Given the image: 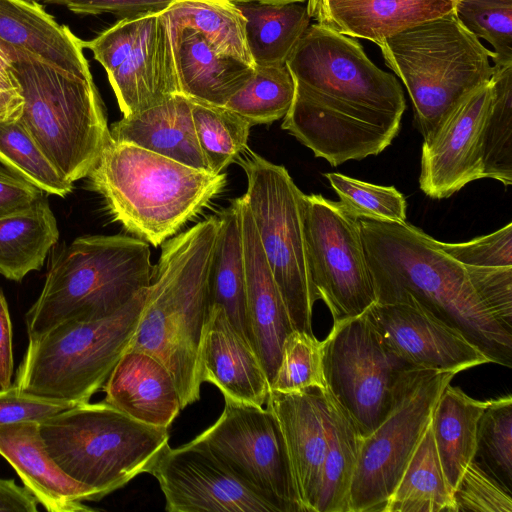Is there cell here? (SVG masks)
Masks as SVG:
<instances>
[{"mask_svg":"<svg viewBox=\"0 0 512 512\" xmlns=\"http://www.w3.org/2000/svg\"><path fill=\"white\" fill-rule=\"evenodd\" d=\"M286 65L295 94L281 128L332 167L376 156L398 135L401 85L355 38L309 25Z\"/></svg>","mask_w":512,"mask_h":512,"instance_id":"1","label":"cell"},{"mask_svg":"<svg viewBox=\"0 0 512 512\" xmlns=\"http://www.w3.org/2000/svg\"><path fill=\"white\" fill-rule=\"evenodd\" d=\"M359 222L376 302L412 300L460 331L490 363L512 367V333L492 317L477 292L482 267L456 261L408 222Z\"/></svg>","mask_w":512,"mask_h":512,"instance_id":"2","label":"cell"},{"mask_svg":"<svg viewBox=\"0 0 512 512\" xmlns=\"http://www.w3.org/2000/svg\"><path fill=\"white\" fill-rule=\"evenodd\" d=\"M212 215L162 244L138 325L126 350L146 352L169 370L181 409L200 399L198 350L210 300L218 233Z\"/></svg>","mask_w":512,"mask_h":512,"instance_id":"3","label":"cell"},{"mask_svg":"<svg viewBox=\"0 0 512 512\" xmlns=\"http://www.w3.org/2000/svg\"><path fill=\"white\" fill-rule=\"evenodd\" d=\"M87 177L114 220L155 247L197 216L226 183L224 173L196 169L111 137Z\"/></svg>","mask_w":512,"mask_h":512,"instance_id":"4","label":"cell"},{"mask_svg":"<svg viewBox=\"0 0 512 512\" xmlns=\"http://www.w3.org/2000/svg\"><path fill=\"white\" fill-rule=\"evenodd\" d=\"M150 257L146 241L125 235L84 236L63 246L25 315L28 339L65 321H96L118 312L149 287Z\"/></svg>","mask_w":512,"mask_h":512,"instance_id":"5","label":"cell"},{"mask_svg":"<svg viewBox=\"0 0 512 512\" xmlns=\"http://www.w3.org/2000/svg\"><path fill=\"white\" fill-rule=\"evenodd\" d=\"M10 55L24 100L20 121L71 183L87 177L110 138L92 77L64 71L0 41Z\"/></svg>","mask_w":512,"mask_h":512,"instance_id":"6","label":"cell"},{"mask_svg":"<svg viewBox=\"0 0 512 512\" xmlns=\"http://www.w3.org/2000/svg\"><path fill=\"white\" fill-rule=\"evenodd\" d=\"M38 425L51 458L97 501L149 473L169 440L168 428L137 421L104 401L77 404Z\"/></svg>","mask_w":512,"mask_h":512,"instance_id":"7","label":"cell"},{"mask_svg":"<svg viewBox=\"0 0 512 512\" xmlns=\"http://www.w3.org/2000/svg\"><path fill=\"white\" fill-rule=\"evenodd\" d=\"M377 45L405 85L424 139L493 74V51L463 26L455 11Z\"/></svg>","mask_w":512,"mask_h":512,"instance_id":"8","label":"cell"},{"mask_svg":"<svg viewBox=\"0 0 512 512\" xmlns=\"http://www.w3.org/2000/svg\"><path fill=\"white\" fill-rule=\"evenodd\" d=\"M148 287L115 314L96 321H65L29 339L15 385L74 404L87 403L103 387L126 350Z\"/></svg>","mask_w":512,"mask_h":512,"instance_id":"9","label":"cell"},{"mask_svg":"<svg viewBox=\"0 0 512 512\" xmlns=\"http://www.w3.org/2000/svg\"><path fill=\"white\" fill-rule=\"evenodd\" d=\"M247 178L243 195L294 330L313 334L318 300L308 266L304 196L287 169L247 148L238 156Z\"/></svg>","mask_w":512,"mask_h":512,"instance_id":"10","label":"cell"},{"mask_svg":"<svg viewBox=\"0 0 512 512\" xmlns=\"http://www.w3.org/2000/svg\"><path fill=\"white\" fill-rule=\"evenodd\" d=\"M456 374L412 369L382 422L363 437L348 512H382L430 423L443 389Z\"/></svg>","mask_w":512,"mask_h":512,"instance_id":"11","label":"cell"},{"mask_svg":"<svg viewBox=\"0 0 512 512\" xmlns=\"http://www.w3.org/2000/svg\"><path fill=\"white\" fill-rule=\"evenodd\" d=\"M412 369L388 350L365 313L333 322L323 340L326 389L362 437L386 417Z\"/></svg>","mask_w":512,"mask_h":512,"instance_id":"12","label":"cell"},{"mask_svg":"<svg viewBox=\"0 0 512 512\" xmlns=\"http://www.w3.org/2000/svg\"><path fill=\"white\" fill-rule=\"evenodd\" d=\"M304 232L311 281L333 322L365 313L377 296L359 219L339 202L305 194Z\"/></svg>","mask_w":512,"mask_h":512,"instance_id":"13","label":"cell"},{"mask_svg":"<svg viewBox=\"0 0 512 512\" xmlns=\"http://www.w3.org/2000/svg\"><path fill=\"white\" fill-rule=\"evenodd\" d=\"M194 441L208 448L277 512H304L273 411L225 400L220 417Z\"/></svg>","mask_w":512,"mask_h":512,"instance_id":"14","label":"cell"},{"mask_svg":"<svg viewBox=\"0 0 512 512\" xmlns=\"http://www.w3.org/2000/svg\"><path fill=\"white\" fill-rule=\"evenodd\" d=\"M82 46L106 70L123 117L180 93L174 46L162 12L120 19L94 39L82 40Z\"/></svg>","mask_w":512,"mask_h":512,"instance_id":"15","label":"cell"},{"mask_svg":"<svg viewBox=\"0 0 512 512\" xmlns=\"http://www.w3.org/2000/svg\"><path fill=\"white\" fill-rule=\"evenodd\" d=\"M168 512H277L208 448L191 440L161 451L150 472Z\"/></svg>","mask_w":512,"mask_h":512,"instance_id":"16","label":"cell"},{"mask_svg":"<svg viewBox=\"0 0 512 512\" xmlns=\"http://www.w3.org/2000/svg\"><path fill=\"white\" fill-rule=\"evenodd\" d=\"M490 81L460 102L424 139L420 189L444 199L483 178V140L490 111Z\"/></svg>","mask_w":512,"mask_h":512,"instance_id":"17","label":"cell"},{"mask_svg":"<svg viewBox=\"0 0 512 512\" xmlns=\"http://www.w3.org/2000/svg\"><path fill=\"white\" fill-rule=\"evenodd\" d=\"M365 314L388 350L412 368L457 374L490 363L460 331L412 300L375 302Z\"/></svg>","mask_w":512,"mask_h":512,"instance_id":"18","label":"cell"},{"mask_svg":"<svg viewBox=\"0 0 512 512\" xmlns=\"http://www.w3.org/2000/svg\"><path fill=\"white\" fill-rule=\"evenodd\" d=\"M198 374L202 383L215 385L225 400L257 407L268 400L270 386L257 353L218 305L211 306L203 327Z\"/></svg>","mask_w":512,"mask_h":512,"instance_id":"19","label":"cell"},{"mask_svg":"<svg viewBox=\"0 0 512 512\" xmlns=\"http://www.w3.org/2000/svg\"><path fill=\"white\" fill-rule=\"evenodd\" d=\"M241 216L249 340L270 386L280 362L282 344L293 327L243 196Z\"/></svg>","mask_w":512,"mask_h":512,"instance_id":"20","label":"cell"},{"mask_svg":"<svg viewBox=\"0 0 512 512\" xmlns=\"http://www.w3.org/2000/svg\"><path fill=\"white\" fill-rule=\"evenodd\" d=\"M266 405L281 427L304 512H315L327 449L322 393L270 391Z\"/></svg>","mask_w":512,"mask_h":512,"instance_id":"21","label":"cell"},{"mask_svg":"<svg viewBox=\"0 0 512 512\" xmlns=\"http://www.w3.org/2000/svg\"><path fill=\"white\" fill-rule=\"evenodd\" d=\"M0 455L47 511H95L83 504V501H97L95 492L59 468L45 448L38 422L0 425Z\"/></svg>","mask_w":512,"mask_h":512,"instance_id":"22","label":"cell"},{"mask_svg":"<svg viewBox=\"0 0 512 512\" xmlns=\"http://www.w3.org/2000/svg\"><path fill=\"white\" fill-rule=\"evenodd\" d=\"M455 0H316L307 5L317 24L376 44L455 11Z\"/></svg>","mask_w":512,"mask_h":512,"instance_id":"23","label":"cell"},{"mask_svg":"<svg viewBox=\"0 0 512 512\" xmlns=\"http://www.w3.org/2000/svg\"><path fill=\"white\" fill-rule=\"evenodd\" d=\"M102 389L104 402L145 424L169 428L181 409L165 365L139 350H125Z\"/></svg>","mask_w":512,"mask_h":512,"instance_id":"24","label":"cell"},{"mask_svg":"<svg viewBox=\"0 0 512 512\" xmlns=\"http://www.w3.org/2000/svg\"><path fill=\"white\" fill-rule=\"evenodd\" d=\"M109 132L116 142L133 144L209 171L197 140L191 102L183 94H174L144 111L123 117L109 127Z\"/></svg>","mask_w":512,"mask_h":512,"instance_id":"25","label":"cell"},{"mask_svg":"<svg viewBox=\"0 0 512 512\" xmlns=\"http://www.w3.org/2000/svg\"><path fill=\"white\" fill-rule=\"evenodd\" d=\"M0 41L81 77H92L82 40L37 1L0 0Z\"/></svg>","mask_w":512,"mask_h":512,"instance_id":"26","label":"cell"},{"mask_svg":"<svg viewBox=\"0 0 512 512\" xmlns=\"http://www.w3.org/2000/svg\"><path fill=\"white\" fill-rule=\"evenodd\" d=\"M180 93L191 100L225 106L251 78L254 66L219 55L197 31L170 34Z\"/></svg>","mask_w":512,"mask_h":512,"instance_id":"27","label":"cell"},{"mask_svg":"<svg viewBox=\"0 0 512 512\" xmlns=\"http://www.w3.org/2000/svg\"><path fill=\"white\" fill-rule=\"evenodd\" d=\"M241 212L242 196L231 200L218 215L219 227L210 268V300L211 306L223 308L235 329L250 343Z\"/></svg>","mask_w":512,"mask_h":512,"instance_id":"28","label":"cell"},{"mask_svg":"<svg viewBox=\"0 0 512 512\" xmlns=\"http://www.w3.org/2000/svg\"><path fill=\"white\" fill-rule=\"evenodd\" d=\"M489 400H477L450 385L441 392L431 416L441 467L454 491L465 468L475 459L478 421Z\"/></svg>","mask_w":512,"mask_h":512,"instance_id":"29","label":"cell"},{"mask_svg":"<svg viewBox=\"0 0 512 512\" xmlns=\"http://www.w3.org/2000/svg\"><path fill=\"white\" fill-rule=\"evenodd\" d=\"M58 238L57 221L45 197L0 217V274L19 282L39 270Z\"/></svg>","mask_w":512,"mask_h":512,"instance_id":"30","label":"cell"},{"mask_svg":"<svg viewBox=\"0 0 512 512\" xmlns=\"http://www.w3.org/2000/svg\"><path fill=\"white\" fill-rule=\"evenodd\" d=\"M321 393L327 449L315 512H348L349 493L363 437L327 389Z\"/></svg>","mask_w":512,"mask_h":512,"instance_id":"31","label":"cell"},{"mask_svg":"<svg viewBox=\"0 0 512 512\" xmlns=\"http://www.w3.org/2000/svg\"><path fill=\"white\" fill-rule=\"evenodd\" d=\"M235 4L246 19V42L254 65L286 64L310 25L306 2Z\"/></svg>","mask_w":512,"mask_h":512,"instance_id":"32","label":"cell"},{"mask_svg":"<svg viewBox=\"0 0 512 512\" xmlns=\"http://www.w3.org/2000/svg\"><path fill=\"white\" fill-rule=\"evenodd\" d=\"M170 34L190 28L199 32L213 50L255 66L249 53L246 19L229 0H174L162 12Z\"/></svg>","mask_w":512,"mask_h":512,"instance_id":"33","label":"cell"},{"mask_svg":"<svg viewBox=\"0 0 512 512\" xmlns=\"http://www.w3.org/2000/svg\"><path fill=\"white\" fill-rule=\"evenodd\" d=\"M382 512H456L436 451L431 420Z\"/></svg>","mask_w":512,"mask_h":512,"instance_id":"34","label":"cell"},{"mask_svg":"<svg viewBox=\"0 0 512 512\" xmlns=\"http://www.w3.org/2000/svg\"><path fill=\"white\" fill-rule=\"evenodd\" d=\"M483 140V178L512 184V64L493 65Z\"/></svg>","mask_w":512,"mask_h":512,"instance_id":"35","label":"cell"},{"mask_svg":"<svg viewBox=\"0 0 512 512\" xmlns=\"http://www.w3.org/2000/svg\"><path fill=\"white\" fill-rule=\"evenodd\" d=\"M189 100L197 140L208 169L214 174L222 173L247 148L252 126L225 106Z\"/></svg>","mask_w":512,"mask_h":512,"instance_id":"36","label":"cell"},{"mask_svg":"<svg viewBox=\"0 0 512 512\" xmlns=\"http://www.w3.org/2000/svg\"><path fill=\"white\" fill-rule=\"evenodd\" d=\"M294 94L295 82L286 64L255 65L251 78L225 107L239 114L251 126L269 124L284 118Z\"/></svg>","mask_w":512,"mask_h":512,"instance_id":"37","label":"cell"},{"mask_svg":"<svg viewBox=\"0 0 512 512\" xmlns=\"http://www.w3.org/2000/svg\"><path fill=\"white\" fill-rule=\"evenodd\" d=\"M0 163L42 191L65 197L73 189L18 120H0Z\"/></svg>","mask_w":512,"mask_h":512,"instance_id":"38","label":"cell"},{"mask_svg":"<svg viewBox=\"0 0 512 512\" xmlns=\"http://www.w3.org/2000/svg\"><path fill=\"white\" fill-rule=\"evenodd\" d=\"M488 473L512 493V397L490 399L477 427L476 453Z\"/></svg>","mask_w":512,"mask_h":512,"instance_id":"39","label":"cell"},{"mask_svg":"<svg viewBox=\"0 0 512 512\" xmlns=\"http://www.w3.org/2000/svg\"><path fill=\"white\" fill-rule=\"evenodd\" d=\"M324 391L323 341L314 334L292 330L285 338L270 391L281 393Z\"/></svg>","mask_w":512,"mask_h":512,"instance_id":"40","label":"cell"},{"mask_svg":"<svg viewBox=\"0 0 512 512\" xmlns=\"http://www.w3.org/2000/svg\"><path fill=\"white\" fill-rule=\"evenodd\" d=\"M324 177L351 216L385 223L407 222L406 200L394 186L375 185L335 172L324 173Z\"/></svg>","mask_w":512,"mask_h":512,"instance_id":"41","label":"cell"},{"mask_svg":"<svg viewBox=\"0 0 512 512\" xmlns=\"http://www.w3.org/2000/svg\"><path fill=\"white\" fill-rule=\"evenodd\" d=\"M463 26L493 47L494 65L512 64V0H457Z\"/></svg>","mask_w":512,"mask_h":512,"instance_id":"42","label":"cell"},{"mask_svg":"<svg viewBox=\"0 0 512 512\" xmlns=\"http://www.w3.org/2000/svg\"><path fill=\"white\" fill-rule=\"evenodd\" d=\"M456 512H512V493L475 459L453 491Z\"/></svg>","mask_w":512,"mask_h":512,"instance_id":"43","label":"cell"},{"mask_svg":"<svg viewBox=\"0 0 512 512\" xmlns=\"http://www.w3.org/2000/svg\"><path fill=\"white\" fill-rule=\"evenodd\" d=\"M439 247L456 261L475 267H512V223L499 230L463 243Z\"/></svg>","mask_w":512,"mask_h":512,"instance_id":"44","label":"cell"},{"mask_svg":"<svg viewBox=\"0 0 512 512\" xmlns=\"http://www.w3.org/2000/svg\"><path fill=\"white\" fill-rule=\"evenodd\" d=\"M76 404L46 398L18 386L0 388V425L23 421L40 422Z\"/></svg>","mask_w":512,"mask_h":512,"instance_id":"45","label":"cell"},{"mask_svg":"<svg viewBox=\"0 0 512 512\" xmlns=\"http://www.w3.org/2000/svg\"><path fill=\"white\" fill-rule=\"evenodd\" d=\"M174 0H46L45 3L65 5L77 14H114L121 19L157 14L165 11Z\"/></svg>","mask_w":512,"mask_h":512,"instance_id":"46","label":"cell"},{"mask_svg":"<svg viewBox=\"0 0 512 512\" xmlns=\"http://www.w3.org/2000/svg\"><path fill=\"white\" fill-rule=\"evenodd\" d=\"M44 191L0 167V217L25 209L44 197Z\"/></svg>","mask_w":512,"mask_h":512,"instance_id":"47","label":"cell"},{"mask_svg":"<svg viewBox=\"0 0 512 512\" xmlns=\"http://www.w3.org/2000/svg\"><path fill=\"white\" fill-rule=\"evenodd\" d=\"M23 104L22 91L14 72L12 59L0 43V120L20 119Z\"/></svg>","mask_w":512,"mask_h":512,"instance_id":"48","label":"cell"},{"mask_svg":"<svg viewBox=\"0 0 512 512\" xmlns=\"http://www.w3.org/2000/svg\"><path fill=\"white\" fill-rule=\"evenodd\" d=\"M14 371L13 332L8 304L0 289V388L11 385Z\"/></svg>","mask_w":512,"mask_h":512,"instance_id":"49","label":"cell"},{"mask_svg":"<svg viewBox=\"0 0 512 512\" xmlns=\"http://www.w3.org/2000/svg\"><path fill=\"white\" fill-rule=\"evenodd\" d=\"M38 501L26 488L13 479H0V511L36 512Z\"/></svg>","mask_w":512,"mask_h":512,"instance_id":"50","label":"cell"},{"mask_svg":"<svg viewBox=\"0 0 512 512\" xmlns=\"http://www.w3.org/2000/svg\"><path fill=\"white\" fill-rule=\"evenodd\" d=\"M233 3H241V2H261V3H290V2H307V0H229Z\"/></svg>","mask_w":512,"mask_h":512,"instance_id":"51","label":"cell"},{"mask_svg":"<svg viewBox=\"0 0 512 512\" xmlns=\"http://www.w3.org/2000/svg\"><path fill=\"white\" fill-rule=\"evenodd\" d=\"M315 1H316V0H307L306 4H307V5H310V4L314 3Z\"/></svg>","mask_w":512,"mask_h":512,"instance_id":"52","label":"cell"},{"mask_svg":"<svg viewBox=\"0 0 512 512\" xmlns=\"http://www.w3.org/2000/svg\"><path fill=\"white\" fill-rule=\"evenodd\" d=\"M455 1H457V0H455Z\"/></svg>","mask_w":512,"mask_h":512,"instance_id":"53","label":"cell"}]
</instances>
